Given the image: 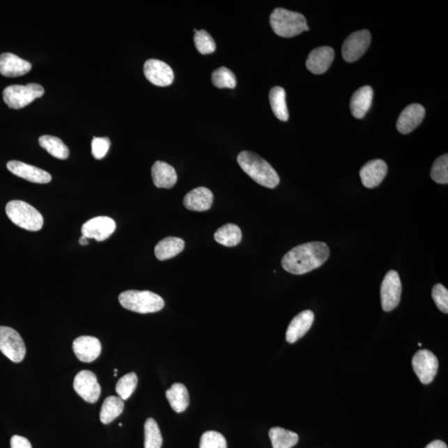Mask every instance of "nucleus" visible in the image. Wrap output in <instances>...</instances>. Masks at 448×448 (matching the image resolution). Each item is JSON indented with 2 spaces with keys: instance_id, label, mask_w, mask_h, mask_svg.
<instances>
[{
  "instance_id": "1",
  "label": "nucleus",
  "mask_w": 448,
  "mask_h": 448,
  "mask_svg": "<svg viewBox=\"0 0 448 448\" xmlns=\"http://www.w3.org/2000/svg\"><path fill=\"white\" fill-rule=\"evenodd\" d=\"M330 256L325 242H311L294 247L282 258L281 266L294 275H302L323 266Z\"/></svg>"
},
{
  "instance_id": "2",
  "label": "nucleus",
  "mask_w": 448,
  "mask_h": 448,
  "mask_svg": "<svg viewBox=\"0 0 448 448\" xmlns=\"http://www.w3.org/2000/svg\"><path fill=\"white\" fill-rule=\"evenodd\" d=\"M238 162L242 171L260 185L274 189L279 185L280 178L275 169L254 152H240L238 155Z\"/></svg>"
},
{
  "instance_id": "3",
  "label": "nucleus",
  "mask_w": 448,
  "mask_h": 448,
  "mask_svg": "<svg viewBox=\"0 0 448 448\" xmlns=\"http://www.w3.org/2000/svg\"><path fill=\"white\" fill-rule=\"evenodd\" d=\"M270 24L277 36L281 38H293L304 31H309L307 20L298 12L277 8L270 16Z\"/></svg>"
},
{
  "instance_id": "4",
  "label": "nucleus",
  "mask_w": 448,
  "mask_h": 448,
  "mask_svg": "<svg viewBox=\"0 0 448 448\" xmlns=\"http://www.w3.org/2000/svg\"><path fill=\"white\" fill-rule=\"evenodd\" d=\"M119 302L126 310L141 314L157 312L164 307L163 298L150 291H123L119 295Z\"/></svg>"
},
{
  "instance_id": "5",
  "label": "nucleus",
  "mask_w": 448,
  "mask_h": 448,
  "mask_svg": "<svg viewBox=\"0 0 448 448\" xmlns=\"http://www.w3.org/2000/svg\"><path fill=\"white\" fill-rule=\"evenodd\" d=\"M6 215L13 223L28 231H39L43 226V217L30 204L13 200L6 208Z\"/></svg>"
},
{
  "instance_id": "6",
  "label": "nucleus",
  "mask_w": 448,
  "mask_h": 448,
  "mask_svg": "<svg viewBox=\"0 0 448 448\" xmlns=\"http://www.w3.org/2000/svg\"><path fill=\"white\" fill-rule=\"evenodd\" d=\"M45 94V89L41 85L29 84L27 85H12L3 91V99L7 106L15 110L24 108L40 98Z\"/></svg>"
},
{
  "instance_id": "7",
  "label": "nucleus",
  "mask_w": 448,
  "mask_h": 448,
  "mask_svg": "<svg viewBox=\"0 0 448 448\" xmlns=\"http://www.w3.org/2000/svg\"><path fill=\"white\" fill-rule=\"evenodd\" d=\"M0 351L15 363H20L24 359V342L15 330L8 326H0Z\"/></svg>"
},
{
  "instance_id": "8",
  "label": "nucleus",
  "mask_w": 448,
  "mask_h": 448,
  "mask_svg": "<svg viewBox=\"0 0 448 448\" xmlns=\"http://www.w3.org/2000/svg\"><path fill=\"white\" fill-rule=\"evenodd\" d=\"M402 284L399 273L394 270L386 274L380 287L383 310L389 312L399 306L401 300Z\"/></svg>"
},
{
  "instance_id": "9",
  "label": "nucleus",
  "mask_w": 448,
  "mask_h": 448,
  "mask_svg": "<svg viewBox=\"0 0 448 448\" xmlns=\"http://www.w3.org/2000/svg\"><path fill=\"white\" fill-rule=\"evenodd\" d=\"M412 365L422 384L428 385L437 375L438 360L432 351L421 350L413 356Z\"/></svg>"
},
{
  "instance_id": "10",
  "label": "nucleus",
  "mask_w": 448,
  "mask_h": 448,
  "mask_svg": "<svg viewBox=\"0 0 448 448\" xmlns=\"http://www.w3.org/2000/svg\"><path fill=\"white\" fill-rule=\"evenodd\" d=\"M371 42V34L366 29L359 30L346 39L342 46L343 59L347 63H355L367 51Z\"/></svg>"
},
{
  "instance_id": "11",
  "label": "nucleus",
  "mask_w": 448,
  "mask_h": 448,
  "mask_svg": "<svg viewBox=\"0 0 448 448\" xmlns=\"http://www.w3.org/2000/svg\"><path fill=\"white\" fill-rule=\"evenodd\" d=\"M73 388L81 398L90 403L97 402L102 392L97 376L89 371H82L77 373L74 378Z\"/></svg>"
},
{
  "instance_id": "12",
  "label": "nucleus",
  "mask_w": 448,
  "mask_h": 448,
  "mask_svg": "<svg viewBox=\"0 0 448 448\" xmlns=\"http://www.w3.org/2000/svg\"><path fill=\"white\" fill-rule=\"evenodd\" d=\"M116 222L106 216L95 217L82 225V236L93 238L98 242L105 241L115 232Z\"/></svg>"
},
{
  "instance_id": "13",
  "label": "nucleus",
  "mask_w": 448,
  "mask_h": 448,
  "mask_svg": "<svg viewBox=\"0 0 448 448\" xmlns=\"http://www.w3.org/2000/svg\"><path fill=\"white\" fill-rule=\"evenodd\" d=\"M144 74L152 84L158 86H167L173 82V72L167 63L157 59L146 61L144 65Z\"/></svg>"
},
{
  "instance_id": "14",
  "label": "nucleus",
  "mask_w": 448,
  "mask_h": 448,
  "mask_svg": "<svg viewBox=\"0 0 448 448\" xmlns=\"http://www.w3.org/2000/svg\"><path fill=\"white\" fill-rule=\"evenodd\" d=\"M7 168L16 176L29 182L36 183V184H47L52 180L49 173L42 169L33 167V165L18 162V160H12V162H8Z\"/></svg>"
},
{
  "instance_id": "15",
  "label": "nucleus",
  "mask_w": 448,
  "mask_h": 448,
  "mask_svg": "<svg viewBox=\"0 0 448 448\" xmlns=\"http://www.w3.org/2000/svg\"><path fill=\"white\" fill-rule=\"evenodd\" d=\"M72 349L82 362L91 363L101 355L102 345L98 338L84 336L73 341Z\"/></svg>"
},
{
  "instance_id": "16",
  "label": "nucleus",
  "mask_w": 448,
  "mask_h": 448,
  "mask_svg": "<svg viewBox=\"0 0 448 448\" xmlns=\"http://www.w3.org/2000/svg\"><path fill=\"white\" fill-rule=\"evenodd\" d=\"M388 172L387 164L382 160H373L367 162L360 169V176L362 184L368 189L380 185Z\"/></svg>"
},
{
  "instance_id": "17",
  "label": "nucleus",
  "mask_w": 448,
  "mask_h": 448,
  "mask_svg": "<svg viewBox=\"0 0 448 448\" xmlns=\"http://www.w3.org/2000/svg\"><path fill=\"white\" fill-rule=\"evenodd\" d=\"M425 109L420 104L413 103L404 108L397 121V130L400 133L408 134L415 130L425 116Z\"/></svg>"
},
{
  "instance_id": "18",
  "label": "nucleus",
  "mask_w": 448,
  "mask_h": 448,
  "mask_svg": "<svg viewBox=\"0 0 448 448\" xmlns=\"http://www.w3.org/2000/svg\"><path fill=\"white\" fill-rule=\"evenodd\" d=\"M334 52L330 47H320L309 54L306 65L312 73L323 74L328 70L333 63Z\"/></svg>"
},
{
  "instance_id": "19",
  "label": "nucleus",
  "mask_w": 448,
  "mask_h": 448,
  "mask_svg": "<svg viewBox=\"0 0 448 448\" xmlns=\"http://www.w3.org/2000/svg\"><path fill=\"white\" fill-rule=\"evenodd\" d=\"M315 315L311 310H306L299 313L287 328L286 340L290 343L297 342L300 339L305 336L308 330L311 329L314 323Z\"/></svg>"
},
{
  "instance_id": "20",
  "label": "nucleus",
  "mask_w": 448,
  "mask_h": 448,
  "mask_svg": "<svg viewBox=\"0 0 448 448\" xmlns=\"http://www.w3.org/2000/svg\"><path fill=\"white\" fill-rule=\"evenodd\" d=\"M32 65L28 61L10 53L0 55V73L7 77L25 75L31 70Z\"/></svg>"
},
{
  "instance_id": "21",
  "label": "nucleus",
  "mask_w": 448,
  "mask_h": 448,
  "mask_svg": "<svg viewBox=\"0 0 448 448\" xmlns=\"http://www.w3.org/2000/svg\"><path fill=\"white\" fill-rule=\"evenodd\" d=\"M214 201V194L211 190L199 187L191 190L184 198V206L187 210L203 212L210 210Z\"/></svg>"
},
{
  "instance_id": "22",
  "label": "nucleus",
  "mask_w": 448,
  "mask_h": 448,
  "mask_svg": "<svg viewBox=\"0 0 448 448\" xmlns=\"http://www.w3.org/2000/svg\"><path fill=\"white\" fill-rule=\"evenodd\" d=\"M152 179L157 188L171 189L178 180L175 168L163 162H156L151 169Z\"/></svg>"
},
{
  "instance_id": "23",
  "label": "nucleus",
  "mask_w": 448,
  "mask_h": 448,
  "mask_svg": "<svg viewBox=\"0 0 448 448\" xmlns=\"http://www.w3.org/2000/svg\"><path fill=\"white\" fill-rule=\"evenodd\" d=\"M373 95V88L369 86H362L352 95L350 111L355 118L362 119L366 115L372 105Z\"/></svg>"
},
{
  "instance_id": "24",
  "label": "nucleus",
  "mask_w": 448,
  "mask_h": 448,
  "mask_svg": "<svg viewBox=\"0 0 448 448\" xmlns=\"http://www.w3.org/2000/svg\"><path fill=\"white\" fill-rule=\"evenodd\" d=\"M185 243L183 239L176 237H167L160 241L155 247L156 258L164 261L175 258L185 249Z\"/></svg>"
},
{
  "instance_id": "25",
  "label": "nucleus",
  "mask_w": 448,
  "mask_h": 448,
  "mask_svg": "<svg viewBox=\"0 0 448 448\" xmlns=\"http://www.w3.org/2000/svg\"><path fill=\"white\" fill-rule=\"evenodd\" d=\"M167 398L173 411L182 412L190 405V394L186 387L176 383L167 391Z\"/></svg>"
},
{
  "instance_id": "26",
  "label": "nucleus",
  "mask_w": 448,
  "mask_h": 448,
  "mask_svg": "<svg viewBox=\"0 0 448 448\" xmlns=\"http://www.w3.org/2000/svg\"><path fill=\"white\" fill-rule=\"evenodd\" d=\"M269 101L277 118L281 121H288L289 113L286 102L285 90L281 86H274L270 90Z\"/></svg>"
},
{
  "instance_id": "27",
  "label": "nucleus",
  "mask_w": 448,
  "mask_h": 448,
  "mask_svg": "<svg viewBox=\"0 0 448 448\" xmlns=\"http://www.w3.org/2000/svg\"><path fill=\"white\" fill-rule=\"evenodd\" d=\"M125 404L124 400L116 396H110L104 401L101 412H100V419L103 424H109L114 421L117 417L123 413Z\"/></svg>"
},
{
  "instance_id": "28",
  "label": "nucleus",
  "mask_w": 448,
  "mask_h": 448,
  "mask_svg": "<svg viewBox=\"0 0 448 448\" xmlns=\"http://www.w3.org/2000/svg\"><path fill=\"white\" fill-rule=\"evenodd\" d=\"M217 243L225 247L237 246L242 241V232L238 225L228 224L222 226L215 233Z\"/></svg>"
},
{
  "instance_id": "29",
  "label": "nucleus",
  "mask_w": 448,
  "mask_h": 448,
  "mask_svg": "<svg viewBox=\"0 0 448 448\" xmlns=\"http://www.w3.org/2000/svg\"><path fill=\"white\" fill-rule=\"evenodd\" d=\"M269 437L273 448H291L299 441L297 433L279 427L270 429Z\"/></svg>"
},
{
  "instance_id": "30",
  "label": "nucleus",
  "mask_w": 448,
  "mask_h": 448,
  "mask_svg": "<svg viewBox=\"0 0 448 448\" xmlns=\"http://www.w3.org/2000/svg\"><path fill=\"white\" fill-rule=\"evenodd\" d=\"M39 145L54 157L66 160L69 156L68 147L61 139L53 136H43L39 138Z\"/></svg>"
},
{
  "instance_id": "31",
  "label": "nucleus",
  "mask_w": 448,
  "mask_h": 448,
  "mask_svg": "<svg viewBox=\"0 0 448 448\" xmlns=\"http://www.w3.org/2000/svg\"><path fill=\"white\" fill-rule=\"evenodd\" d=\"M163 438L157 423L148 419L145 424V448H162Z\"/></svg>"
},
{
  "instance_id": "32",
  "label": "nucleus",
  "mask_w": 448,
  "mask_h": 448,
  "mask_svg": "<svg viewBox=\"0 0 448 448\" xmlns=\"http://www.w3.org/2000/svg\"><path fill=\"white\" fill-rule=\"evenodd\" d=\"M213 84L217 88L233 89L237 85L236 77L234 73L227 68H219L212 74Z\"/></svg>"
},
{
  "instance_id": "33",
  "label": "nucleus",
  "mask_w": 448,
  "mask_h": 448,
  "mask_svg": "<svg viewBox=\"0 0 448 448\" xmlns=\"http://www.w3.org/2000/svg\"><path fill=\"white\" fill-rule=\"evenodd\" d=\"M138 377L136 373H130L117 382L116 391L119 397L123 400L128 399L137 389Z\"/></svg>"
},
{
  "instance_id": "34",
  "label": "nucleus",
  "mask_w": 448,
  "mask_h": 448,
  "mask_svg": "<svg viewBox=\"0 0 448 448\" xmlns=\"http://www.w3.org/2000/svg\"><path fill=\"white\" fill-rule=\"evenodd\" d=\"M431 178L438 184L447 185L448 183V155H443L435 160Z\"/></svg>"
},
{
  "instance_id": "35",
  "label": "nucleus",
  "mask_w": 448,
  "mask_h": 448,
  "mask_svg": "<svg viewBox=\"0 0 448 448\" xmlns=\"http://www.w3.org/2000/svg\"><path fill=\"white\" fill-rule=\"evenodd\" d=\"M194 45L201 54H210L216 49V43L206 30H198L194 36Z\"/></svg>"
},
{
  "instance_id": "36",
  "label": "nucleus",
  "mask_w": 448,
  "mask_h": 448,
  "mask_svg": "<svg viewBox=\"0 0 448 448\" xmlns=\"http://www.w3.org/2000/svg\"><path fill=\"white\" fill-rule=\"evenodd\" d=\"M199 448H227V441L220 433L208 431L200 439Z\"/></svg>"
},
{
  "instance_id": "37",
  "label": "nucleus",
  "mask_w": 448,
  "mask_h": 448,
  "mask_svg": "<svg viewBox=\"0 0 448 448\" xmlns=\"http://www.w3.org/2000/svg\"><path fill=\"white\" fill-rule=\"evenodd\" d=\"M432 297L437 307L442 312L448 313V291L446 287L440 284L433 286Z\"/></svg>"
},
{
  "instance_id": "38",
  "label": "nucleus",
  "mask_w": 448,
  "mask_h": 448,
  "mask_svg": "<svg viewBox=\"0 0 448 448\" xmlns=\"http://www.w3.org/2000/svg\"><path fill=\"white\" fill-rule=\"evenodd\" d=\"M111 147V141L107 137H94L91 141V154L95 159L102 160L107 154Z\"/></svg>"
},
{
  "instance_id": "39",
  "label": "nucleus",
  "mask_w": 448,
  "mask_h": 448,
  "mask_svg": "<svg viewBox=\"0 0 448 448\" xmlns=\"http://www.w3.org/2000/svg\"><path fill=\"white\" fill-rule=\"evenodd\" d=\"M11 448H33L27 438L19 435L13 436L10 440Z\"/></svg>"
},
{
  "instance_id": "40",
  "label": "nucleus",
  "mask_w": 448,
  "mask_h": 448,
  "mask_svg": "<svg viewBox=\"0 0 448 448\" xmlns=\"http://www.w3.org/2000/svg\"><path fill=\"white\" fill-rule=\"evenodd\" d=\"M425 448H447V446L445 442L440 440H435L432 442H430L429 445Z\"/></svg>"
},
{
  "instance_id": "41",
  "label": "nucleus",
  "mask_w": 448,
  "mask_h": 448,
  "mask_svg": "<svg viewBox=\"0 0 448 448\" xmlns=\"http://www.w3.org/2000/svg\"><path fill=\"white\" fill-rule=\"evenodd\" d=\"M79 243L82 246H86L88 245V238H86L84 236H82L79 239Z\"/></svg>"
},
{
  "instance_id": "42",
  "label": "nucleus",
  "mask_w": 448,
  "mask_h": 448,
  "mask_svg": "<svg viewBox=\"0 0 448 448\" xmlns=\"http://www.w3.org/2000/svg\"><path fill=\"white\" fill-rule=\"evenodd\" d=\"M114 371H115V373H117V371H117V369H114Z\"/></svg>"
}]
</instances>
